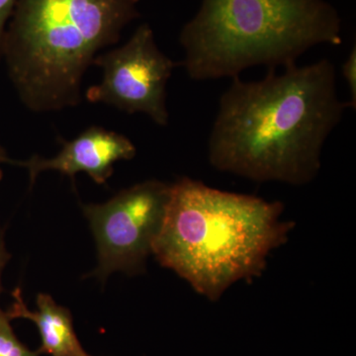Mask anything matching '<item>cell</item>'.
Returning <instances> with one entry per match:
<instances>
[{"instance_id":"8992f818","label":"cell","mask_w":356,"mask_h":356,"mask_svg":"<svg viewBox=\"0 0 356 356\" xmlns=\"http://www.w3.org/2000/svg\"><path fill=\"white\" fill-rule=\"evenodd\" d=\"M93 65L102 70V79L86 91L88 102L146 114L156 125H168L166 86L179 64L159 50L151 26L140 25L127 43L97 55Z\"/></svg>"},{"instance_id":"3957f363","label":"cell","mask_w":356,"mask_h":356,"mask_svg":"<svg viewBox=\"0 0 356 356\" xmlns=\"http://www.w3.org/2000/svg\"><path fill=\"white\" fill-rule=\"evenodd\" d=\"M140 0H18L2 60L21 102L36 113L81 102L84 74L140 16Z\"/></svg>"},{"instance_id":"ba28073f","label":"cell","mask_w":356,"mask_h":356,"mask_svg":"<svg viewBox=\"0 0 356 356\" xmlns=\"http://www.w3.org/2000/svg\"><path fill=\"white\" fill-rule=\"evenodd\" d=\"M14 302L6 312L10 320L26 318L38 327L41 337L39 353L51 356H86L74 327L72 314L65 307L58 305L49 294L37 296V311L28 309L22 298L20 288L13 292Z\"/></svg>"},{"instance_id":"4fadbf2b","label":"cell","mask_w":356,"mask_h":356,"mask_svg":"<svg viewBox=\"0 0 356 356\" xmlns=\"http://www.w3.org/2000/svg\"><path fill=\"white\" fill-rule=\"evenodd\" d=\"M8 163H13V159L9 158L7 154L6 149L2 147L1 143H0V180L2 179V175H3V165H8Z\"/></svg>"},{"instance_id":"6da1fadb","label":"cell","mask_w":356,"mask_h":356,"mask_svg":"<svg viewBox=\"0 0 356 356\" xmlns=\"http://www.w3.org/2000/svg\"><path fill=\"white\" fill-rule=\"evenodd\" d=\"M348 107L327 58L290 65L281 74L268 70L261 81L234 77L211 130L210 165L261 184H311L320 172L325 140Z\"/></svg>"},{"instance_id":"8fae6325","label":"cell","mask_w":356,"mask_h":356,"mask_svg":"<svg viewBox=\"0 0 356 356\" xmlns=\"http://www.w3.org/2000/svg\"><path fill=\"white\" fill-rule=\"evenodd\" d=\"M17 2L18 0H0V62L2 60V44L6 27Z\"/></svg>"},{"instance_id":"7c38bea8","label":"cell","mask_w":356,"mask_h":356,"mask_svg":"<svg viewBox=\"0 0 356 356\" xmlns=\"http://www.w3.org/2000/svg\"><path fill=\"white\" fill-rule=\"evenodd\" d=\"M3 232L0 231V293H1V277L2 273L6 268L7 262L10 261L11 254H9L8 250H6V243H4ZM0 309V312H1Z\"/></svg>"},{"instance_id":"5b68a950","label":"cell","mask_w":356,"mask_h":356,"mask_svg":"<svg viewBox=\"0 0 356 356\" xmlns=\"http://www.w3.org/2000/svg\"><path fill=\"white\" fill-rule=\"evenodd\" d=\"M172 184L151 179L124 189L103 204L83 206L97 247L98 266L90 275L105 281L122 271L144 273L161 231Z\"/></svg>"},{"instance_id":"5bb4252c","label":"cell","mask_w":356,"mask_h":356,"mask_svg":"<svg viewBox=\"0 0 356 356\" xmlns=\"http://www.w3.org/2000/svg\"><path fill=\"white\" fill-rule=\"evenodd\" d=\"M86 356H90V355H86Z\"/></svg>"},{"instance_id":"30bf717a","label":"cell","mask_w":356,"mask_h":356,"mask_svg":"<svg viewBox=\"0 0 356 356\" xmlns=\"http://www.w3.org/2000/svg\"><path fill=\"white\" fill-rule=\"evenodd\" d=\"M341 74L350 89V100L348 105L351 108L356 107V48L353 46L348 58L341 65Z\"/></svg>"},{"instance_id":"52a82bcc","label":"cell","mask_w":356,"mask_h":356,"mask_svg":"<svg viewBox=\"0 0 356 356\" xmlns=\"http://www.w3.org/2000/svg\"><path fill=\"white\" fill-rule=\"evenodd\" d=\"M62 149L57 156L44 159L34 154L27 161H14L11 165L24 168L29 172L31 186L46 170H57L74 182L76 175L84 172L97 184H106L114 172L117 161L135 158L137 149L122 134L92 126L74 140H60Z\"/></svg>"},{"instance_id":"277c9868","label":"cell","mask_w":356,"mask_h":356,"mask_svg":"<svg viewBox=\"0 0 356 356\" xmlns=\"http://www.w3.org/2000/svg\"><path fill=\"white\" fill-rule=\"evenodd\" d=\"M341 32L325 0H202L180 33V65L200 81L234 79L257 65L285 69L317 44L339 46Z\"/></svg>"},{"instance_id":"9c48e42d","label":"cell","mask_w":356,"mask_h":356,"mask_svg":"<svg viewBox=\"0 0 356 356\" xmlns=\"http://www.w3.org/2000/svg\"><path fill=\"white\" fill-rule=\"evenodd\" d=\"M38 350L33 351L21 343L14 334L10 318L6 312H0V356H40Z\"/></svg>"},{"instance_id":"7a4b0ae2","label":"cell","mask_w":356,"mask_h":356,"mask_svg":"<svg viewBox=\"0 0 356 356\" xmlns=\"http://www.w3.org/2000/svg\"><path fill=\"white\" fill-rule=\"evenodd\" d=\"M283 212L280 201L181 177L172 184L153 255L199 295L217 302L236 283L261 276L271 252L288 242L296 224L283 219Z\"/></svg>"}]
</instances>
